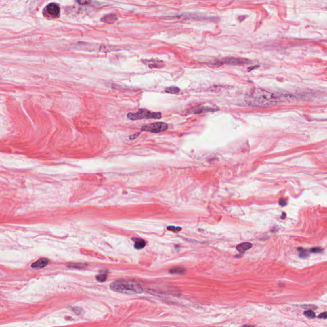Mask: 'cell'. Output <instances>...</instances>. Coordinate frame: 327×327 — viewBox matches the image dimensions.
<instances>
[{"instance_id": "obj_1", "label": "cell", "mask_w": 327, "mask_h": 327, "mask_svg": "<svg viewBox=\"0 0 327 327\" xmlns=\"http://www.w3.org/2000/svg\"><path fill=\"white\" fill-rule=\"evenodd\" d=\"M280 98V97L278 94L262 89H256L245 97V100L250 106L264 108L277 103Z\"/></svg>"}, {"instance_id": "obj_2", "label": "cell", "mask_w": 327, "mask_h": 327, "mask_svg": "<svg viewBox=\"0 0 327 327\" xmlns=\"http://www.w3.org/2000/svg\"><path fill=\"white\" fill-rule=\"evenodd\" d=\"M110 288L114 291L126 294H138L143 289L137 283L127 280H117L110 284Z\"/></svg>"}, {"instance_id": "obj_3", "label": "cell", "mask_w": 327, "mask_h": 327, "mask_svg": "<svg viewBox=\"0 0 327 327\" xmlns=\"http://www.w3.org/2000/svg\"><path fill=\"white\" fill-rule=\"evenodd\" d=\"M127 117L131 120H137L142 119H160L162 114L160 112H150L146 109H140L134 113L130 112L127 114Z\"/></svg>"}, {"instance_id": "obj_4", "label": "cell", "mask_w": 327, "mask_h": 327, "mask_svg": "<svg viewBox=\"0 0 327 327\" xmlns=\"http://www.w3.org/2000/svg\"><path fill=\"white\" fill-rule=\"evenodd\" d=\"M167 128H168V125L167 123L164 122H156L144 125L142 127L141 131L152 133H159L166 131Z\"/></svg>"}, {"instance_id": "obj_5", "label": "cell", "mask_w": 327, "mask_h": 327, "mask_svg": "<svg viewBox=\"0 0 327 327\" xmlns=\"http://www.w3.org/2000/svg\"><path fill=\"white\" fill-rule=\"evenodd\" d=\"M222 63H228L231 65H242L248 63V61L244 58H226L222 60Z\"/></svg>"}, {"instance_id": "obj_6", "label": "cell", "mask_w": 327, "mask_h": 327, "mask_svg": "<svg viewBox=\"0 0 327 327\" xmlns=\"http://www.w3.org/2000/svg\"><path fill=\"white\" fill-rule=\"evenodd\" d=\"M46 10H47V13L50 16L53 17H56L59 15L60 9L59 6L57 4L54 3H49L47 6V7H46Z\"/></svg>"}, {"instance_id": "obj_7", "label": "cell", "mask_w": 327, "mask_h": 327, "mask_svg": "<svg viewBox=\"0 0 327 327\" xmlns=\"http://www.w3.org/2000/svg\"><path fill=\"white\" fill-rule=\"evenodd\" d=\"M217 110H219V108H210V107H201V108H197L194 113L195 114H200V113H204V112H212V111H216Z\"/></svg>"}, {"instance_id": "obj_8", "label": "cell", "mask_w": 327, "mask_h": 327, "mask_svg": "<svg viewBox=\"0 0 327 327\" xmlns=\"http://www.w3.org/2000/svg\"><path fill=\"white\" fill-rule=\"evenodd\" d=\"M48 260L45 258H40L31 265L32 268H44L48 265Z\"/></svg>"}, {"instance_id": "obj_9", "label": "cell", "mask_w": 327, "mask_h": 327, "mask_svg": "<svg viewBox=\"0 0 327 327\" xmlns=\"http://www.w3.org/2000/svg\"><path fill=\"white\" fill-rule=\"evenodd\" d=\"M117 19H118V17H116V16L115 15V14H108V15H106L104 17H102V18L101 19V21L104 22L108 23V24H112V23H114L116 21Z\"/></svg>"}, {"instance_id": "obj_10", "label": "cell", "mask_w": 327, "mask_h": 327, "mask_svg": "<svg viewBox=\"0 0 327 327\" xmlns=\"http://www.w3.org/2000/svg\"><path fill=\"white\" fill-rule=\"evenodd\" d=\"M252 247V244L248 242H244L238 244L236 246V249L240 253H244L246 250H247Z\"/></svg>"}, {"instance_id": "obj_11", "label": "cell", "mask_w": 327, "mask_h": 327, "mask_svg": "<svg viewBox=\"0 0 327 327\" xmlns=\"http://www.w3.org/2000/svg\"><path fill=\"white\" fill-rule=\"evenodd\" d=\"M132 240H134L135 242L134 247L136 248V249H142V248H143L144 247H145L146 243L144 242V240H143V239L133 238Z\"/></svg>"}, {"instance_id": "obj_12", "label": "cell", "mask_w": 327, "mask_h": 327, "mask_svg": "<svg viewBox=\"0 0 327 327\" xmlns=\"http://www.w3.org/2000/svg\"><path fill=\"white\" fill-rule=\"evenodd\" d=\"M147 62L149 63L148 66L150 68H162L163 67V65H162L160 64H159V63H160V61H157V60H150V61H146Z\"/></svg>"}, {"instance_id": "obj_13", "label": "cell", "mask_w": 327, "mask_h": 327, "mask_svg": "<svg viewBox=\"0 0 327 327\" xmlns=\"http://www.w3.org/2000/svg\"><path fill=\"white\" fill-rule=\"evenodd\" d=\"M180 91V89L178 87H176V86H171V87H168L165 89V91H166V93H171V94H176L179 93Z\"/></svg>"}, {"instance_id": "obj_14", "label": "cell", "mask_w": 327, "mask_h": 327, "mask_svg": "<svg viewBox=\"0 0 327 327\" xmlns=\"http://www.w3.org/2000/svg\"><path fill=\"white\" fill-rule=\"evenodd\" d=\"M169 271H170V273H171V274H183L185 271H186V270H185V269L183 268L176 267V268H174L171 269V270H170Z\"/></svg>"}, {"instance_id": "obj_15", "label": "cell", "mask_w": 327, "mask_h": 327, "mask_svg": "<svg viewBox=\"0 0 327 327\" xmlns=\"http://www.w3.org/2000/svg\"><path fill=\"white\" fill-rule=\"evenodd\" d=\"M304 315L309 318H314L316 317V314H315V312H313L311 310H309V311H307L304 312Z\"/></svg>"}, {"instance_id": "obj_16", "label": "cell", "mask_w": 327, "mask_h": 327, "mask_svg": "<svg viewBox=\"0 0 327 327\" xmlns=\"http://www.w3.org/2000/svg\"><path fill=\"white\" fill-rule=\"evenodd\" d=\"M96 279L99 282H104L107 279V275L104 274H101L96 276Z\"/></svg>"}, {"instance_id": "obj_17", "label": "cell", "mask_w": 327, "mask_h": 327, "mask_svg": "<svg viewBox=\"0 0 327 327\" xmlns=\"http://www.w3.org/2000/svg\"><path fill=\"white\" fill-rule=\"evenodd\" d=\"M299 253H300L299 256H300V257H303H303H306L307 256H308L307 251V250H305V249H303V248H299Z\"/></svg>"}, {"instance_id": "obj_18", "label": "cell", "mask_w": 327, "mask_h": 327, "mask_svg": "<svg viewBox=\"0 0 327 327\" xmlns=\"http://www.w3.org/2000/svg\"><path fill=\"white\" fill-rule=\"evenodd\" d=\"M167 230L173 231L175 233H177L181 230V227H175V226H168L167 227Z\"/></svg>"}, {"instance_id": "obj_19", "label": "cell", "mask_w": 327, "mask_h": 327, "mask_svg": "<svg viewBox=\"0 0 327 327\" xmlns=\"http://www.w3.org/2000/svg\"><path fill=\"white\" fill-rule=\"evenodd\" d=\"M323 250L320 247H314L313 248H312L311 250V252H312L313 253H321Z\"/></svg>"}, {"instance_id": "obj_20", "label": "cell", "mask_w": 327, "mask_h": 327, "mask_svg": "<svg viewBox=\"0 0 327 327\" xmlns=\"http://www.w3.org/2000/svg\"><path fill=\"white\" fill-rule=\"evenodd\" d=\"M319 318H323V319H327V312H324L323 313L320 314L318 316Z\"/></svg>"}, {"instance_id": "obj_21", "label": "cell", "mask_w": 327, "mask_h": 327, "mask_svg": "<svg viewBox=\"0 0 327 327\" xmlns=\"http://www.w3.org/2000/svg\"><path fill=\"white\" fill-rule=\"evenodd\" d=\"M279 204H280L281 206H285V205H286V201L284 200V199H280V200H279Z\"/></svg>"}, {"instance_id": "obj_22", "label": "cell", "mask_w": 327, "mask_h": 327, "mask_svg": "<svg viewBox=\"0 0 327 327\" xmlns=\"http://www.w3.org/2000/svg\"><path fill=\"white\" fill-rule=\"evenodd\" d=\"M139 135H140V133H138V134H134V135H131V136H130V139H134L137 138Z\"/></svg>"}, {"instance_id": "obj_23", "label": "cell", "mask_w": 327, "mask_h": 327, "mask_svg": "<svg viewBox=\"0 0 327 327\" xmlns=\"http://www.w3.org/2000/svg\"><path fill=\"white\" fill-rule=\"evenodd\" d=\"M89 2H90V1H78V3H79L82 4V5L88 4V3H89Z\"/></svg>"}, {"instance_id": "obj_24", "label": "cell", "mask_w": 327, "mask_h": 327, "mask_svg": "<svg viewBox=\"0 0 327 327\" xmlns=\"http://www.w3.org/2000/svg\"><path fill=\"white\" fill-rule=\"evenodd\" d=\"M257 67H259V66H253V67H250V68H248V70L250 71V70H253V69H254V68H257Z\"/></svg>"}, {"instance_id": "obj_25", "label": "cell", "mask_w": 327, "mask_h": 327, "mask_svg": "<svg viewBox=\"0 0 327 327\" xmlns=\"http://www.w3.org/2000/svg\"><path fill=\"white\" fill-rule=\"evenodd\" d=\"M242 327H255V326H253V325H244V326H243Z\"/></svg>"}]
</instances>
